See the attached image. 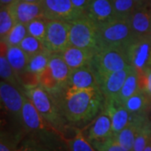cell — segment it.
<instances>
[{
    "label": "cell",
    "mask_w": 151,
    "mask_h": 151,
    "mask_svg": "<svg viewBox=\"0 0 151 151\" xmlns=\"http://www.w3.org/2000/svg\"><path fill=\"white\" fill-rule=\"evenodd\" d=\"M91 144L97 151H129L120 145L114 139L113 136L104 140L93 141L91 142Z\"/></svg>",
    "instance_id": "33"
},
{
    "label": "cell",
    "mask_w": 151,
    "mask_h": 151,
    "mask_svg": "<svg viewBox=\"0 0 151 151\" xmlns=\"http://www.w3.org/2000/svg\"><path fill=\"white\" fill-rule=\"evenodd\" d=\"M9 7L16 23L27 24L35 19L44 17L41 3H28L23 0H16Z\"/></svg>",
    "instance_id": "13"
},
{
    "label": "cell",
    "mask_w": 151,
    "mask_h": 151,
    "mask_svg": "<svg viewBox=\"0 0 151 151\" xmlns=\"http://www.w3.org/2000/svg\"><path fill=\"white\" fill-rule=\"evenodd\" d=\"M70 22L49 20L44 45L51 54L61 53L70 45Z\"/></svg>",
    "instance_id": "8"
},
{
    "label": "cell",
    "mask_w": 151,
    "mask_h": 151,
    "mask_svg": "<svg viewBox=\"0 0 151 151\" xmlns=\"http://www.w3.org/2000/svg\"><path fill=\"white\" fill-rule=\"evenodd\" d=\"M104 108L111 117L113 135L118 134L132 121L133 115L126 109L123 103H119L115 98L105 99Z\"/></svg>",
    "instance_id": "12"
},
{
    "label": "cell",
    "mask_w": 151,
    "mask_h": 151,
    "mask_svg": "<svg viewBox=\"0 0 151 151\" xmlns=\"http://www.w3.org/2000/svg\"><path fill=\"white\" fill-rule=\"evenodd\" d=\"M65 87L70 90H81L99 86L98 80L91 65H86L70 71Z\"/></svg>",
    "instance_id": "16"
},
{
    "label": "cell",
    "mask_w": 151,
    "mask_h": 151,
    "mask_svg": "<svg viewBox=\"0 0 151 151\" xmlns=\"http://www.w3.org/2000/svg\"><path fill=\"white\" fill-rule=\"evenodd\" d=\"M7 59L16 75L19 76L26 69L29 56L19 46H9Z\"/></svg>",
    "instance_id": "21"
},
{
    "label": "cell",
    "mask_w": 151,
    "mask_h": 151,
    "mask_svg": "<svg viewBox=\"0 0 151 151\" xmlns=\"http://www.w3.org/2000/svg\"><path fill=\"white\" fill-rule=\"evenodd\" d=\"M95 53L96 52L90 50L79 48L70 45L60 54L62 55L70 70H73L83 66L90 65Z\"/></svg>",
    "instance_id": "17"
},
{
    "label": "cell",
    "mask_w": 151,
    "mask_h": 151,
    "mask_svg": "<svg viewBox=\"0 0 151 151\" xmlns=\"http://www.w3.org/2000/svg\"><path fill=\"white\" fill-rule=\"evenodd\" d=\"M99 36L103 47L124 49L134 39L129 18L116 17L113 19L99 24Z\"/></svg>",
    "instance_id": "5"
},
{
    "label": "cell",
    "mask_w": 151,
    "mask_h": 151,
    "mask_svg": "<svg viewBox=\"0 0 151 151\" xmlns=\"http://www.w3.org/2000/svg\"><path fill=\"white\" fill-rule=\"evenodd\" d=\"M144 151H151V141L149 143V145L146 146V148L144 150Z\"/></svg>",
    "instance_id": "42"
},
{
    "label": "cell",
    "mask_w": 151,
    "mask_h": 151,
    "mask_svg": "<svg viewBox=\"0 0 151 151\" xmlns=\"http://www.w3.org/2000/svg\"><path fill=\"white\" fill-rule=\"evenodd\" d=\"M25 94L18 87L7 81H1L0 98L4 108L17 122L22 124V108Z\"/></svg>",
    "instance_id": "9"
},
{
    "label": "cell",
    "mask_w": 151,
    "mask_h": 151,
    "mask_svg": "<svg viewBox=\"0 0 151 151\" xmlns=\"http://www.w3.org/2000/svg\"><path fill=\"white\" fill-rule=\"evenodd\" d=\"M49 20L47 19L41 17L35 19L26 24L28 35L36 38L44 43L47 30V24Z\"/></svg>",
    "instance_id": "27"
},
{
    "label": "cell",
    "mask_w": 151,
    "mask_h": 151,
    "mask_svg": "<svg viewBox=\"0 0 151 151\" xmlns=\"http://www.w3.org/2000/svg\"><path fill=\"white\" fill-rule=\"evenodd\" d=\"M0 76L2 81H7L13 85L19 86L20 84L18 76L7 59V55L2 53L0 55Z\"/></svg>",
    "instance_id": "28"
},
{
    "label": "cell",
    "mask_w": 151,
    "mask_h": 151,
    "mask_svg": "<svg viewBox=\"0 0 151 151\" xmlns=\"http://www.w3.org/2000/svg\"><path fill=\"white\" fill-rule=\"evenodd\" d=\"M48 67L53 77L64 87L68 82L71 70L62 55L60 53L50 55Z\"/></svg>",
    "instance_id": "20"
},
{
    "label": "cell",
    "mask_w": 151,
    "mask_h": 151,
    "mask_svg": "<svg viewBox=\"0 0 151 151\" xmlns=\"http://www.w3.org/2000/svg\"><path fill=\"white\" fill-rule=\"evenodd\" d=\"M139 90V74H138V71L135 70L134 67H132V69L125 80L124 84L115 99H117L119 103L124 104L129 97H132Z\"/></svg>",
    "instance_id": "22"
},
{
    "label": "cell",
    "mask_w": 151,
    "mask_h": 151,
    "mask_svg": "<svg viewBox=\"0 0 151 151\" xmlns=\"http://www.w3.org/2000/svg\"><path fill=\"white\" fill-rule=\"evenodd\" d=\"M50 55V51L45 50L30 56L25 70L40 75L48 66Z\"/></svg>",
    "instance_id": "24"
},
{
    "label": "cell",
    "mask_w": 151,
    "mask_h": 151,
    "mask_svg": "<svg viewBox=\"0 0 151 151\" xmlns=\"http://www.w3.org/2000/svg\"><path fill=\"white\" fill-rule=\"evenodd\" d=\"M129 64L138 72L151 67V36L134 38L124 49Z\"/></svg>",
    "instance_id": "7"
},
{
    "label": "cell",
    "mask_w": 151,
    "mask_h": 151,
    "mask_svg": "<svg viewBox=\"0 0 151 151\" xmlns=\"http://www.w3.org/2000/svg\"><path fill=\"white\" fill-rule=\"evenodd\" d=\"M19 46L25 53H27L29 57L38 54L40 52L47 50L45 49V45H44L42 41H40V40L33 37V36L29 35H26V37L22 40L21 43H20V45Z\"/></svg>",
    "instance_id": "31"
},
{
    "label": "cell",
    "mask_w": 151,
    "mask_h": 151,
    "mask_svg": "<svg viewBox=\"0 0 151 151\" xmlns=\"http://www.w3.org/2000/svg\"><path fill=\"white\" fill-rule=\"evenodd\" d=\"M113 136L111 117L108 111L103 108L97 115L87 131L86 139L90 142L104 140Z\"/></svg>",
    "instance_id": "14"
},
{
    "label": "cell",
    "mask_w": 151,
    "mask_h": 151,
    "mask_svg": "<svg viewBox=\"0 0 151 151\" xmlns=\"http://www.w3.org/2000/svg\"><path fill=\"white\" fill-rule=\"evenodd\" d=\"M135 3L138 4V5H144V4H149V1L150 0H134Z\"/></svg>",
    "instance_id": "40"
},
{
    "label": "cell",
    "mask_w": 151,
    "mask_h": 151,
    "mask_svg": "<svg viewBox=\"0 0 151 151\" xmlns=\"http://www.w3.org/2000/svg\"><path fill=\"white\" fill-rule=\"evenodd\" d=\"M70 45L97 52L102 49L97 23L86 14L70 22Z\"/></svg>",
    "instance_id": "3"
},
{
    "label": "cell",
    "mask_w": 151,
    "mask_h": 151,
    "mask_svg": "<svg viewBox=\"0 0 151 151\" xmlns=\"http://www.w3.org/2000/svg\"><path fill=\"white\" fill-rule=\"evenodd\" d=\"M116 16L119 18H129L131 14L138 7L134 0H110Z\"/></svg>",
    "instance_id": "32"
},
{
    "label": "cell",
    "mask_w": 151,
    "mask_h": 151,
    "mask_svg": "<svg viewBox=\"0 0 151 151\" xmlns=\"http://www.w3.org/2000/svg\"><path fill=\"white\" fill-rule=\"evenodd\" d=\"M63 116L70 124H85L102 111L105 97L99 86L81 90L64 88L53 95Z\"/></svg>",
    "instance_id": "1"
},
{
    "label": "cell",
    "mask_w": 151,
    "mask_h": 151,
    "mask_svg": "<svg viewBox=\"0 0 151 151\" xmlns=\"http://www.w3.org/2000/svg\"><path fill=\"white\" fill-rule=\"evenodd\" d=\"M151 141V120L150 117L145 119L139 127L135 138L132 151H144Z\"/></svg>",
    "instance_id": "25"
},
{
    "label": "cell",
    "mask_w": 151,
    "mask_h": 151,
    "mask_svg": "<svg viewBox=\"0 0 151 151\" xmlns=\"http://www.w3.org/2000/svg\"><path fill=\"white\" fill-rule=\"evenodd\" d=\"M132 67V65H129L124 70L112 72L99 81V87L105 99H113L117 97Z\"/></svg>",
    "instance_id": "15"
},
{
    "label": "cell",
    "mask_w": 151,
    "mask_h": 151,
    "mask_svg": "<svg viewBox=\"0 0 151 151\" xmlns=\"http://www.w3.org/2000/svg\"><path fill=\"white\" fill-rule=\"evenodd\" d=\"M134 38L151 36V9L148 4L138 6L129 18Z\"/></svg>",
    "instance_id": "11"
},
{
    "label": "cell",
    "mask_w": 151,
    "mask_h": 151,
    "mask_svg": "<svg viewBox=\"0 0 151 151\" xmlns=\"http://www.w3.org/2000/svg\"><path fill=\"white\" fill-rule=\"evenodd\" d=\"M124 107L134 116L149 114L151 108V98L142 90H139L124 103Z\"/></svg>",
    "instance_id": "19"
},
{
    "label": "cell",
    "mask_w": 151,
    "mask_h": 151,
    "mask_svg": "<svg viewBox=\"0 0 151 151\" xmlns=\"http://www.w3.org/2000/svg\"><path fill=\"white\" fill-rule=\"evenodd\" d=\"M40 86H42L44 89L52 95L57 94L64 88L51 75L48 66L40 75Z\"/></svg>",
    "instance_id": "30"
},
{
    "label": "cell",
    "mask_w": 151,
    "mask_h": 151,
    "mask_svg": "<svg viewBox=\"0 0 151 151\" xmlns=\"http://www.w3.org/2000/svg\"><path fill=\"white\" fill-rule=\"evenodd\" d=\"M16 20L10 9L9 5L1 6L0 10V39L4 40L16 24Z\"/></svg>",
    "instance_id": "26"
},
{
    "label": "cell",
    "mask_w": 151,
    "mask_h": 151,
    "mask_svg": "<svg viewBox=\"0 0 151 151\" xmlns=\"http://www.w3.org/2000/svg\"><path fill=\"white\" fill-rule=\"evenodd\" d=\"M70 151H97L91 142L82 134L81 129L74 128V134L71 138H62Z\"/></svg>",
    "instance_id": "23"
},
{
    "label": "cell",
    "mask_w": 151,
    "mask_h": 151,
    "mask_svg": "<svg viewBox=\"0 0 151 151\" xmlns=\"http://www.w3.org/2000/svg\"><path fill=\"white\" fill-rule=\"evenodd\" d=\"M16 0H0L1 3V6H5V5H10L13 3H14Z\"/></svg>",
    "instance_id": "39"
},
{
    "label": "cell",
    "mask_w": 151,
    "mask_h": 151,
    "mask_svg": "<svg viewBox=\"0 0 151 151\" xmlns=\"http://www.w3.org/2000/svg\"><path fill=\"white\" fill-rule=\"evenodd\" d=\"M18 151H51L43 143L35 139H27L22 142L18 148Z\"/></svg>",
    "instance_id": "35"
},
{
    "label": "cell",
    "mask_w": 151,
    "mask_h": 151,
    "mask_svg": "<svg viewBox=\"0 0 151 151\" xmlns=\"http://www.w3.org/2000/svg\"><path fill=\"white\" fill-rule=\"evenodd\" d=\"M90 65L97 76L99 84V81L110 73L124 70L130 65L124 49L103 47L95 53Z\"/></svg>",
    "instance_id": "4"
},
{
    "label": "cell",
    "mask_w": 151,
    "mask_h": 151,
    "mask_svg": "<svg viewBox=\"0 0 151 151\" xmlns=\"http://www.w3.org/2000/svg\"><path fill=\"white\" fill-rule=\"evenodd\" d=\"M41 5L48 20L70 22L84 15L76 9L71 0H42Z\"/></svg>",
    "instance_id": "10"
},
{
    "label": "cell",
    "mask_w": 151,
    "mask_h": 151,
    "mask_svg": "<svg viewBox=\"0 0 151 151\" xmlns=\"http://www.w3.org/2000/svg\"><path fill=\"white\" fill-rule=\"evenodd\" d=\"M24 94L31 101L44 119L59 133L61 138L67 127V120L52 94L41 86L24 89Z\"/></svg>",
    "instance_id": "2"
},
{
    "label": "cell",
    "mask_w": 151,
    "mask_h": 151,
    "mask_svg": "<svg viewBox=\"0 0 151 151\" xmlns=\"http://www.w3.org/2000/svg\"><path fill=\"white\" fill-rule=\"evenodd\" d=\"M27 35L28 31L26 24L17 23L11 29L10 32L8 34L5 39L2 41L6 42L9 46H19Z\"/></svg>",
    "instance_id": "29"
},
{
    "label": "cell",
    "mask_w": 151,
    "mask_h": 151,
    "mask_svg": "<svg viewBox=\"0 0 151 151\" xmlns=\"http://www.w3.org/2000/svg\"><path fill=\"white\" fill-rule=\"evenodd\" d=\"M19 81L24 86V89H30L40 86V75L27 70L23 71L18 76Z\"/></svg>",
    "instance_id": "34"
},
{
    "label": "cell",
    "mask_w": 151,
    "mask_h": 151,
    "mask_svg": "<svg viewBox=\"0 0 151 151\" xmlns=\"http://www.w3.org/2000/svg\"><path fill=\"white\" fill-rule=\"evenodd\" d=\"M149 117H150V119L151 120V108H150V112H149Z\"/></svg>",
    "instance_id": "43"
},
{
    "label": "cell",
    "mask_w": 151,
    "mask_h": 151,
    "mask_svg": "<svg viewBox=\"0 0 151 151\" xmlns=\"http://www.w3.org/2000/svg\"><path fill=\"white\" fill-rule=\"evenodd\" d=\"M0 151H18L16 137L2 132L0 141Z\"/></svg>",
    "instance_id": "37"
},
{
    "label": "cell",
    "mask_w": 151,
    "mask_h": 151,
    "mask_svg": "<svg viewBox=\"0 0 151 151\" xmlns=\"http://www.w3.org/2000/svg\"><path fill=\"white\" fill-rule=\"evenodd\" d=\"M23 1H25L28 3H41L42 0H23Z\"/></svg>",
    "instance_id": "41"
},
{
    "label": "cell",
    "mask_w": 151,
    "mask_h": 151,
    "mask_svg": "<svg viewBox=\"0 0 151 151\" xmlns=\"http://www.w3.org/2000/svg\"><path fill=\"white\" fill-rule=\"evenodd\" d=\"M22 124L27 131L33 133L37 137H40L42 139L50 140L55 134L60 136L59 133L44 119L26 95L22 108Z\"/></svg>",
    "instance_id": "6"
},
{
    "label": "cell",
    "mask_w": 151,
    "mask_h": 151,
    "mask_svg": "<svg viewBox=\"0 0 151 151\" xmlns=\"http://www.w3.org/2000/svg\"><path fill=\"white\" fill-rule=\"evenodd\" d=\"M85 14L98 25L117 17L110 0H91Z\"/></svg>",
    "instance_id": "18"
},
{
    "label": "cell",
    "mask_w": 151,
    "mask_h": 151,
    "mask_svg": "<svg viewBox=\"0 0 151 151\" xmlns=\"http://www.w3.org/2000/svg\"><path fill=\"white\" fill-rule=\"evenodd\" d=\"M91 0H71V3L75 9L82 14H86Z\"/></svg>",
    "instance_id": "38"
},
{
    "label": "cell",
    "mask_w": 151,
    "mask_h": 151,
    "mask_svg": "<svg viewBox=\"0 0 151 151\" xmlns=\"http://www.w3.org/2000/svg\"><path fill=\"white\" fill-rule=\"evenodd\" d=\"M139 89L144 91L151 98V67L138 72Z\"/></svg>",
    "instance_id": "36"
}]
</instances>
